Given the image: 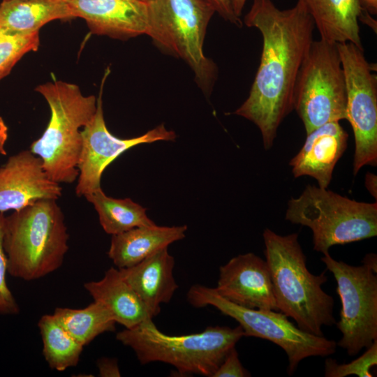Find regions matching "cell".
I'll return each instance as SVG.
<instances>
[{"label":"cell","mask_w":377,"mask_h":377,"mask_svg":"<svg viewBox=\"0 0 377 377\" xmlns=\"http://www.w3.org/2000/svg\"><path fill=\"white\" fill-rule=\"evenodd\" d=\"M244 24L263 38L260 62L249 96L233 113L253 122L263 145H273L277 130L293 110L300 66L313 42V21L302 0L280 10L272 0H253Z\"/></svg>","instance_id":"6da1fadb"},{"label":"cell","mask_w":377,"mask_h":377,"mask_svg":"<svg viewBox=\"0 0 377 377\" xmlns=\"http://www.w3.org/2000/svg\"><path fill=\"white\" fill-rule=\"evenodd\" d=\"M263 237L278 311L302 330L323 335V326L336 323L334 300L322 288L327 280L325 271L318 275L309 272L297 233L280 235L266 228Z\"/></svg>","instance_id":"7a4b0ae2"},{"label":"cell","mask_w":377,"mask_h":377,"mask_svg":"<svg viewBox=\"0 0 377 377\" xmlns=\"http://www.w3.org/2000/svg\"><path fill=\"white\" fill-rule=\"evenodd\" d=\"M68 234L56 200L42 199L6 216L3 248L8 273L24 281L59 269L68 251Z\"/></svg>","instance_id":"3957f363"},{"label":"cell","mask_w":377,"mask_h":377,"mask_svg":"<svg viewBox=\"0 0 377 377\" xmlns=\"http://www.w3.org/2000/svg\"><path fill=\"white\" fill-rule=\"evenodd\" d=\"M244 337L240 325L209 326L198 333L168 335L152 319L125 328L117 341L135 353L141 364L160 362L173 366L181 376L212 377L227 354Z\"/></svg>","instance_id":"277c9868"},{"label":"cell","mask_w":377,"mask_h":377,"mask_svg":"<svg viewBox=\"0 0 377 377\" xmlns=\"http://www.w3.org/2000/svg\"><path fill=\"white\" fill-rule=\"evenodd\" d=\"M36 91L46 100L50 119L43 135L30 145L50 179L72 184L78 177L82 149L81 128L93 118L96 98L84 96L75 84L54 80L40 84Z\"/></svg>","instance_id":"5b68a950"},{"label":"cell","mask_w":377,"mask_h":377,"mask_svg":"<svg viewBox=\"0 0 377 377\" xmlns=\"http://www.w3.org/2000/svg\"><path fill=\"white\" fill-rule=\"evenodd\" d=\"M285 219L311 229L313 249L323 253L335 245L377 235V203L357 202L316 186L307 185L288 203Z\"/></svg>","instance_id":"8992f818"},{"label":"cell","mask_w":377,"mask_h":377,"mask_svg":"<svg viewBox=\"0 0 377 377\" xmlns=\"http://www.w3.org/2000/svg\"><path fill=\"white\" fill-rule=\"evenodd\" d=\"M146 34L161 49L183 59L207 96L216 80L217 67L203 52L208 24L214 14L205 0H151Z\"/></svg>","instance_id":"52a82bcc"},{"label":"cell","mask_w":377,"mask_h":377,"mask_svg":"<svg viewBox=\"0 0 377 377\" xmlns=\"http://www.w3.org/2000/svg\"><path fill=\"white\" fill-rule=\"evenodd\" d=\"M186 297L193 307L212 306L235 320L242 328L244 337L266 339L281 347L288 357L289 375L307 357H327L336 352L335 341L302 330L280 311L237 305L221 297L214 288L200 284L193 285Z\"/></svg>","instance_id":"ba28073f"},{"label":"cell","mask_w":377,"mask_h":377,"mask_svg":"<svg viewBox=\"0 0 377 377\" xmlns=\"http://www.w3.org/2000/svg\"><path fill=\"white\" fill-rule=\"evenodd\" d=\"M293 110L306 134L346 119V83L337 43L322 39L311 43L297 76Z\"/></svg>","instance_id":"9c48e42d"},{"label":"cell","mask_w":377,"mask_h":377,"mask_svg":"<svg viewBox=\"0 0 377 377\" xmlns=\"http://www.w3.org/2000/svg\"><path fill=\"white\" fill-rule=\"evenodd\" d=\"M321 260L334 277L341 303L337 326L342 337L337 344L356 355L377 340L376 255L365 256L360 266L334 260L329 252Z\"/></svg>","instance_id":"30bf717a"},{"label":"cell","mask_w":377,"mask_h":377,"mask_svg":"<svg viewBox=\"0 0 377 377\" xmlns=\"http://www.w3.org/2000/svg\"><path fill=\"white\" fill-rule=\"evenodd\" d=\"M344 73L346 120L355 137L353 174L377 165V78L363 50L351 43H337Z\"/></svg>","instance_id":"8fae6325"},{"label":"cell","mask_w":377,"mask_h":377,"mask_svg":"<svg viewBox=\"0 0 377 377\" xmlns=\"http://www.w3.org/2000/svg\"><path fill=\"white\" fill-rule=\"evenodd\" d=\"M110 73L107 68L96 98V110L91 121L81 131L82 143L77 164L79 175L75 193L85 196L101 188V176L105 168L124 151L135 146L156 141H173L177 135L163 124L145 134L128 139L113 135L108 129L103 115L102 95L105 80Z\"/></svg>","instance_id":"7c38bea8"},{"label":"cell","mask_w":377,"mask_h":377,"mask_svg":"<svg viewBox=\"0 0 377 377\" xmlns=\"http://www.w3.org/2000/svg\"><path fill=\"white\" fill-rule=\"evenodd\" d=\"M60 184L45 173L41 159L29 149L10 156L0 167V212L20 210L42 199L57 200Z\"/></svg>","instance_id":"4fadbf2b"},{"label":"cell","mask_w":377,"mask_h":377,"mask_svg":"<svg viewBox=\"0 0 377 377\" xmlns=\"http://www.w3.org/2000/svg\"><path fill=\"white\" fill-rule=\"evenodd\" d=\"M214 288L237 305L278 311L267 263L253 253L238 255L221 266Z\"/></svg>","instance_id":"5bb4252c"},{"label":"cell","mask_w":377,"mask_h":377,"mask_svg":"<svg viewBox=\"0 0 377 377\" xmlns=\"http://www.w3.org/2000/svg\"><path fill=\"white\" fill-rule=\"evenodd\" d=\"M91 34L126 40L146 34L148 4L141 0H65Z\"/></svg>","instance_id":"9a60e30c"},{"label":"cell","mask_w":377,"mask_h":377,"mask_svg":"<svg viewBox=\"0 0 377 377\" xmlns=\"http://www.w3.org/2000/svg\"><path fill=\"white\" fill-rule=\"evenodd\" d=\"M348 138L339 121L325 124L307 133L302 148L289 163L294 177L309 176L317 181L318 187L327 188Z\"/></svg>","instance_id":"2e32d148"},{"label":"cell","mask_w":377,"mask_h":377,"mask_svg":"<svg viewBox=\"0 0 377 377\" xmlns=\"http://www.w3.org/2000/svg\"><path fill=\"white\" fill-rule=\"evenodd\" d=\"M174 267L175 259L165 247L132 267L119 269L154 318L160 313L161 304L170 302L178 288Z\"/></svg>","instance_id":"e0dca14e"},{"label":"cell","mask_w":377,"mask_h":377,"mask_svg":"<svg viewBox=\"0 0 377 377\" xmlns=\"http://www.w3.org/2000/svg\"><path fill=\"white\" fill-rule=\"evenodd\" d=\"M186 226H140L112 235L108 257L118 268L132 267L185 237Z\"/></svg>","instance_id":"ac0fdd59"},{"label":"cell","mask_w":377,"mask_h":377,"mask_svg":"<svg viewBox=\"0 0 377 377\" xmlns=\"http://www.w3.org/2000/svg\"><path fill=\"white\" fill-rule=\"evenodd\" d=\"M84 287L94 301L103 304L116 323L125 328L133 327L153 318L137 293L123 279L118 268L110 267L101 280L85 283Z\"/></svg>","instance_id":"d6986e66"},{"label":"cell","mask_w":377,"mask_h":377,"mask_svg":"<svg viewBox=\"0 0 377 377\" xmlns=\"http://www.w3.org/2000/svg\"><path fill=\"white\" fill-rule=\"evenodd\" d=\"M320 39L333 43H351L363 50L358 20L359 0H302Z\"/></svg>","instance_id":"ffe728a7"},{"label":"cell","mask_w":377,"mask_h":377,"mask_svg":"<svg viewBox=\"0 0 377 377\" xmlns=\"http://www.w3.org/2000/svg\"><path fill=\"white\" fill-rule=\"evenodd\" d=\"M65 0H6L0 3V26L13 32H39L56 20L73 19Z\"/></svg>","instance_id":"44dd1931"},{"label":"cell","mask_w":377,"mask_h":377,"mask_svg":"<svg viewBox=\"0 0 377 377\" xmlns=\"http://www.w3.org/2000/svg\"><path fill=\"white\" fill-rule=\"evenodd\" d=\"M84 198L94 205L100 224L108 234L114 235L136 227L156 224L147 216L146 209L130 198L108 196L101 188Z\"/></svg>","instance_id":"7402d4cb"},{"label":"cell","mask_w":377,"mask_h":377,"mask_svg":"<svg viewBox=\"0 0 377 377\" xmlns=\"http://www.w3.org/2000/svg\"><path fill=\"white\" fill-rule=\"evenodd\" d=\"M54 316L63 327L83 346L96 337L115 330L116 322L109 310L94 301L83 309L57 307Z\"/></svg>","instance_id":"603a6c76"},{"label":"cell","mask_w":377,"mask_h":377,"mask_svg":"<svg viewBox=\"0 0 377 377\" xmlns=\"http://www.w3.org/2000/svg\"><path fill=\"white\" fill-rule=\"evenodd\" d=\"M38 326L43 341V355L52 369L63 371L78 364L84 346L53 314L43 315Z\"/></svg>","instance_id":"cb8c5ba5"},{"label":"cell","mask_w":377,"mask_h":377,"mask_svg":"<svg viewBox=\"0 0 377 377\" xmlns=\"http://www.w3.org/2000/svg\"><path fill=\"white\" fill-rule=\"evenodd\" d=\"M39 43V32L20 34L0 26V80L24 54L36 51Z\"/></svg>","instance_id":"d4e9b609"},{"label":"cell","mask_w":377,"mask_h":377,"mask_svg":"<svg viewBox=\"0 0 377 377\" xmlns=\"http://www.w3.org/2000/svg\"><path fill=\"white\" fill-rule=\"evenodd\" d=\"M359 357L346 364L327 358L325 362V376L344 377L356 375L359 377H372L371 369L377 364V340Z\"/></svg>","instance_id":"484cf974"},{"label":"cell","mask_w":377,"mask_h":377,"mask_svg":"<svg viewBox=\"0 0 377 377\" xmlns=\"http://www.w3.org/2000/svg\"><path fill=\"white\" fill-rule=\"evenodd\" d=\"M6 216L0 212V315H15L20 308L6 282L8 260L3 248Z\"/></svg>","instance_id":"4316f807"},{"label":"cell","mask_w":377,"mask_h":377,"mask_svg":"<svg viewBox=\"0 0 377 377\" xmlns=\"http://www.w3.org/2000/svg\"><path fill=\"white\" fill-rule=\"evenodd\" d=\"M250 376L251 374L242 366L235 347L225 357L212 377H246Z\"/></svg>","instance_id":"83f0119b"},{"label":"cell","mask_w":377,"mask_h":377,"mask_svg":"<svg viewBox=\"0 0 377 377\" xmlns=\"http://www.w3.org/2000/svg\"><path fill=\"white\" fill-rule=\"evenodd\" d=\"M225 20L241 27L242 22L233 10L231 0H205Z\"/></svg>","instance_id":"f1b7e54d"},{"label":"cell","mask_w":377,"mask_h":377,"mask_svg":"<svg viewBox=\"0 0 377 377\" xmlns=\"http://www.w3.org/2000/svg\"><path fill=\"white\" fill-rule=\"evenodd\" d=\"M98 375L101 377H119L121 372L117 361L114 358L101 357L98 360Z\"/></svg>","instance_id":"f546056e"},{"label":"cell","mask_w":377,"mask_h":377,"mask_svg":"<svg viewBox=\"0 0 377 377\" xmlns=\"http://www.w3.org/2000/svg\"><path fill=\"white\" fill-rule=\"evenodd\" d=\"M8 136V128L3 119L0 117V154L6 156L5 144Z\"/></svg>","instance_id":"4dcf8cb0"},{"label":"cell","mask_w":377,"mask_h":377,"mask_svg":"<svg viewBox=\"0 0 377 377\" xmlns=\"http://www.w3.org/2000/svg\"><path fill=\"white\" fill-rule=\"evenodd\" d=\"M377 178L376 176L371 172H368L365 177V186L370 193L376 199L377 194Z\"/></svg>","instance_id":"1f68e13d"},{"label":"cell","mask_w":377,"mask_h":377,"mask_svg":"<svg viewBox=\"0 0 377 377\" xmlns=\"http://www.w3.org/2000/svg\"><path fill=\"white\" fill-rule=\"evenodd\" d=\"M362 9L367 10L371 15L377 13V0H359Z\"/></svg>","instance_id":"d6a6232c"},{"label":"cell","mask_w":377,"mask_h":377,"mask_svg":"<svg viewBox=\"0 0 377 377\" xmlns=\"http://www.w3.org/2000/svg\"><path fill=\"white\" fill-rule=\"evenodd\" d=\"M246 0H231L232 6L235 14L240 17Z\"/></svg>","instance_id":"836d02e7"},{"label":"cell","mask_w":377,"mask_h":377,"mask_svg":"<svg viewBox=\"0 0 377 377\" xmlns=\"http://www.w3.org/2000/svg\"><path fill=\"white\" fill-rule=\"evenodd\" d=\"M141 1H145V2H148V1H151V0H141Z\"/></svg>","instance_id":"e575fe53"},{"label":"cell","mask_w":377,"mask_h":377,"mask_svg":"<svg viewBox=\"0 0 377 377\" xmlns=\"http://www.w3.org/2000/svg\"><path fill=\"white\" fill-rule=\"evenodd\" d=\"M2 1H6V0H2Z\"/></svg>","instance_id":"d590c367"}]
</instances>
